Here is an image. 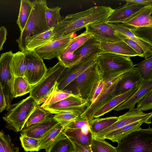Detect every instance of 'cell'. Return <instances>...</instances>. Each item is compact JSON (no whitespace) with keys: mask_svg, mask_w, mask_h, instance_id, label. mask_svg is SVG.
Here are the masks:
<instances>
[{"mask_svg":"<svg viewBox=\"0 0 152 152\" xmlns=\"http://www.w3.org/2000/svg\"><path fill=\"white\" fill-rule=\"evenodd\" d=\"M113 10L110 7L98 6L67 15L54 27L51 41L75 33L89 25L106 22Z\"/></svg>","mask_w":152,"mask_h":152,"instance_id":"cell-1","label":"cell"},{"mask_svg":"<svg viewBox=\"0 0 152 152\" xmlns=\"http://www.w3.org/2000/svg\"><path fill=\"white\" fill-rule=\"evenodd\" d=\"M47 5L46 0L33 1L32 9L27 23L23 31L20 32V37L16 40L21 51L26 50L25 42L27 37L44 32L49 29L45 16Z\"/></svg>","mask_w":152,"mask_h":152,"instance_id":"cell-2","label":"cell"},{"mask_svg":"<svg viewBox=\"0 0 152 152\" xmlns=\"http://www.w3.org/2000/svg\"><path fill=\"white\" fill-rule=\"evenodd\" d=\"M96 63L102 79L115 77L134 67L130 57L104 52L98 55Z\"/></svg>","mask_w":152,"mask_h":152,"instance_id":"cell-3","label":"cell"},{"mask_svg":"<svg viewBox=\"0 0 152 152\" xmlns=\"http://www.w3.org/2000/svg\"><path fill=\"white\" fill-rule=\"evenodd\" d=\"M37 104L29 96L18 103L11 104L7 110V113L3 117L6 127L15 132L22 131L28 117Z\"/></svg>","mask_w":152,"mask_h":152,"instance_id":"cell-4","label":"cell"},{"mask_svg":"<svg viewBox=\"0 0 152 152\" xmlns=\"http://www.w3.org/2000/svg\"><path fill=\"white\" fill-rule=\"evenodd\" d=\"M102 79V74L96 63L72 81L62 91L87 99L93 87Z\"/></svg>","mask_w":152,"mask_h":152,"instance_id":"cell-5","label":"cell"},{"mask_svg":"<svg viewBox=\"0 0 152 152\" xmlns=\"http://www.w3.org/2000/svg\"><path fill=\"white\" fill-rule=\"evenodd\" d=\"M118 152H152V128H141L118 143Z\"/></svg>","mask_w":152,"mask_h":152,"instance_id":"cell-6","label":"cell"},{"mask_svg":"<svg viewBox=\"0 0 152 152\" xmlns=\"http://www.w3.org/2000/svg\"><path fill=\"white\" fill-rule=\"evenodd\" d=\"M66 67L60 62L48 69L42 78L37 83L31 86L30 96L37 104H43L53 90L60 75Z\"/></svg>","mask_w":152,"mask_h":152,"instance_id":"cell-7","label":"cell"},{"mask_svg":"<svg viewBox=\"0 0 152 152\" xmlns=\"http://www.w3.org/2000/svg\"><path fill=\"white\" fill-rule=\"evenodd\" d=\"M126 72L115 77L103 79L104 85L101 92L95 101L89 105L80 116L88 122L93 119L96 111L114 96V92L117 84Z\"/></svg>","mask_w":152,"mask_h":152,"instance_id":"cell-8","label":"cell"},{"mask_svg":"<svg viewBox=\"0 0 152 152\" xmlns=\"http://www.w3.org/2000/svg\"><path fill=\"white\" fill-rule=\"evenodd\" d=\"M23 52L25 55L26 65L24 77L33 86L40 80L48 69L43 59L34 50L26 49Z\"/></svg>","mask_w":152,"mask_h":152,"instance_id":"cell-9","label":"cell"},{"mask_svg":"<svg viewBox=\"0 0 152 152\" xmlns=\"http://www.w3.org/2000/svg\"><path fill=\"white\" fill-rule=\"evenodd\" d=\"M89 105L88 99L73 96L43 108L52 114L63 113L80 116Z\"/></svg>","mask_w":152,"mask_h":152,"instance_id":"cell-10","label":"cell"},{"mask_svg":"<svg viewBox=\"0 0 152 152\" xmlns=\"http://www.w3.org/2000/svg\"><path fill=\"white\" fill-rule=\"evenodd\" d=\"M13 53L12 51L2 53L0 57V83L5 95L7 109L14 98L13 86L15 76L10 69V62Z\"/></svg>","mask_w":152,"mask_h":152,"instance_id":"cell-11","label":"cell"},{"mask_svg":"<svg viewBox=\"0 0 152 152\" xmlns=\"http://www.w3.org/2000/svg\"><path fill=\"white\" fill-rule=\"evenodd\" d=\"M98 55L83 61L77 62L65 68L60 75L53 88L62 91L72 81L96 63Z\"/></svg>","mask_w":152,"mask_h":152,"instance_id":"cell-12","label":"cell"},{"mask_svg":"<svg viewBox=\"0 0 152 152\" xmlns=\"http://www.w3.org/2000/svg\"><path fill=\"white\" fill-rule=\"evenodd\" d=\"M75 33L51 41L34 50L42 59L57 58L65 50L73 38L76 37Z\"/></svg>","mask_w":152,"mask_h":152,"instance_id":"cell-13","label":"cell"},{"mask_svg":"<svg viewBox=\"0 0 152 152\" xmlns=\"http://www.w3.org/2000/svg\"><path fill=\"white\" fill-rule=\"evenodd\" d=\"M152 116V113H145L137 108L129 110L118 117V120L112 125L102 131L93 135V138L100 139L107 134L129 124Z\"/></svg>","mask_w":152,"mask_h":152,"instance_id":"cell-14","label":"cell"},{"mask_svg":"<svg viewBox=\"0 0 152 152\" xmlns=\"http://www.w3.org/2000/svg\"><path fill=\"white\" fill-rule=\"evenodd\" d=\"M85 28L86 32L100 42L113 43L122 40L117 31L106 22L92 24Z\"/></svg>","mask_w":152,"mask_h":152,"instance_id":"cell-15","label":"cell"},{"mask_svg":"<svg viewBox=\"0 0 152 152\" xmlns=\"http://www.w3.org/2000/svg\"><path fill=\"white\" fill-rule=\"evenodd\" d=\"M126 2L124 5L114 9L106 23L113 24L122 23L147 6L128 1Z\"/></svg>","mask_w":152,"mask_h":152,"instance_id":"cell-16","label":"cell"},{"mask_svg":"<svg viewBox=\"0 0 152 152\" xmlns=\"http://www.w3.org/2000/svg\"><path fill=\"white\" fill-rule=\"evenodd\" d=\"M142 80L137 68L134 66L126 72L118 81L114 91V96L122 94L136 86H139Z\"/></svg>","mask_w":152,"mask_h":152,"instance_id":"cell-17","label":"cell"},{"mask_svg":"<svg viewBox=\"0 0 152 152\" xmlns=\"http://www.w3.org/2000/svg\"><path fill=\"white\" fill-rule=\"evenodd\" d=\"M152 116L126 125L119 129L113 131L101 138L100 140L108 139L113 142L117 143L121 142L128 136L141 128L143 123L151 124Z\"/></svg>","mask_w":152,"mask_h":152,"instance_id":"cell-18","label":"cell"},{"mask_svg":"<svg viewBox=\"0 0 152 152\" xmlns=\"http://www.w3.org/2000/svg\"><path fill=\"white\" fill-rule=\"evenodd\" d=\"M53 117V116L43 121L31 125L24 129L20 133L21 135L40 140L58 124Z\"/></svg>","mask_w":152,"mask_h":152,"instance_id":"cell-19","label":"cell"},{"mask_svg":"<svg viewBox=\"0 0 152 152\" xmlns=\"http://www.w3.org/2000/svg\"><path fill=\"white\" fill-rule=\"evenodd\" d=\"M152 4L146 6L122 24L130 28L152 27Z\"/></svg>","mask_w":152,"mask_h":152,"instance_id":"cell-20","label":"cell"},{"mask_svg":"<svg viewBox=\"0 0 152 152\" xmlns=\"http://www.w3.org/2000/svg\"><path fill=\"white\" fill-rule=\"evenodd\" d=\"M63 134L72 142L85 146L91 145L93 139L89 124L81 129L66 128Z\"/></svg>","mask_w":152,"mask_h":152,"instance_id":"cell-21","label":"cell"},{"mask_svg":"<svg viewBox=\"0 0 152 152\" xmlns=\"http://www.w3.org/2000/svg\"><path fill=\"white\" fill-rule=\"evenodd\" d=\"M152 90V78L142 80L137 90L127 100L115 108L114 110L119 111L134 108L135 105L146 94Z\"/></svg>","mask_w":152,"mask_h":152,"instance_id":"cell-22","label":"cell"},{"mask_svg":"<svg viewBox=\"0 0 152 152\" xmlns=\"http://www.w3.org/2000/svg\"><path fill=\"white\" fill-rule=\"evenodd\" d=\"M103 52L100 47V42L93 37L78 48L74 53L79 57L77 62L88 59Z\"/></svg>","mask_w":152,"mask_h":152,"instance_id":"cell-23","label":"cell"},{"mask_svg":"<svg viewBox=\"0 0 152 152\" xmlns=\"http://www.w3.org/2000/svg\"><path fill=\"white\" fill-rule=\"evenodd\" d=\"M117 31L124 35L138 44L142 49L145 54V59L152 55V45L137 36L131 29L122 24L108 23Z\"/></svg>","mask_w":152,"mask_h":152,"instance_id":"cell-24","label":"cell"},{"mask_svg":"<svg viewBox=\"0 0 152 152\" xmlns=\"http://www.w3.org/2000/svg\"><path fill=\"white\" fill-rule=\"evenodd\" d=\"M139 86H136L125 93L114 96L96 111L94 115V118H98L113 110L129 99L137 90Z\"/></svg>","mask_w":152,"mask_h":152,"instance_id":"cell-25","label":"cell"},{"mask_svg":"<svg viewBox=\"0 0 152 152\" xmlns=\"http://www.w3.org/2000/svg\"><path fill=\"white\" fill-rule=\"evenodd\" d=\"M100 47L104 52L112 53L130 57L138 56L134 50L122 40L113 43L101 42Z\"/></svg>","mask_w":152,"mask_h":152,"instance_id":"cell-26","label":"cell"},{"mask_svg":"<svg viewBox=\"0 0 152 152\" xmlns=\"http://www.w3.org/2000/svg\"><path fill=\"white\" fill-rule=\"evenodd\" d=\"M54 28H49L44 32L27 37L25 42L26 49L34 50L50 42L53 36Z\"/></svg>","mask_w":152,"mask_h":152,"instance_id":"cell-27","label":"cell"},{"mask_svg":"<svg viewBox=\"0 0 152 152\" xmlns=\"http://www.w3.org/2000/svg\"><path fill=\"white\" fill-rule=\"evenodd\" d=\"M10 66V71L15 77H24L26 65L24 53L19 51L13 53Z\"/></svg>","mask_w":152,"mask_h":152,"instance_id":"cell-28","label":"cell"},{"mask_svg":"<svg viewBox=\"0 0 152 152\" xmlns=\"http://www.w3.org/2000/svg\"><path fill=\"white\" fill-rule=\"evenodd\" d=\"M64 129L59 123L39 140V149L46 151L63 134Z\"/></svg>","mask_w":152,"mask_h":152,"instance_id":"cell-29","label":"cell"},{"mask_svg":"<svg viewBox=\"0 0 152 152\" xmlns=\"http://www.w3.org/2000/svg\"><path fill=\"white\" fill-rule=\"evenodd\" d=\"M118 119L116 116L94 118L88 122L90 130L93 135L96 134L112 125Z\"/></svg>","mask_w":152,"mask_h":152,"instance_id":"cell-30","label":"cell"},{"mask_svg":"<svg viewBox=\"0 0 152 152\" xmlns=\"http://www.w3.org/2000/svg\"><path fill=\"white\" fill-rule=\"evenodd\" d=\"M33 6V1L21 0L17 23L20 32L23 30L29 17Z\"/></svg>","mask_w":152,"mask_h":152,"instance_id":"cell-31","label":"cell"},{"mask_svg":"<svg viewBox=\"0 0 152 152\" xmlns=\"http://www.w3.org/2000/svg\"><path fill=\"white\" fill-rule=\"evenodd\" d=\"M48 111L37 105L28 118L23 129L43 121L53 116Z\"/></svg>","mask_w":152,"mask_h":152,"instance_id":"cell-32","label":"cell"},{"mask_svg":"<svg viewBox=\"0 0 152 152\" xmlns=\"http://www.w3.org/2000/svg\"><path fill=\"white\" fill-rule=\"evenodd\" d=\"M46 152H75L71 142L63 135L46 151Z\"/></svg>","mask_w":152,"mask_h":152,"instance_id":"cell-33","label":"cell"},{"mask_svg":"<svg viewBox=\"0 0 152 152\" xmlns=\"http://www.w3.org/2000/svg\"><path fill=\"white\" fill-rule=\"evenodd\" d=\"M31 86L24 77H15L13 86L14 98L20 97L30 93Z\"/></svg>","mask_w":152,"mask_h":152,"instance_id":"cell-34","label":"cell"},{"mask_svg":"<svg viewBox=\"0 0 152 152\" xmlns=\"http://www.w3.org/2000/svg\"><path fill=\"white\" fill-rule=\"evenodd\" d=\"M61 7L57 6L52 8L47 7L45 16L47 25L49 28H54L63 20L60 14Z\"/></svg>","mask_w":152,"mask_h":152,"instance_id":"cell-35","label":"cell"},{"mask_svg":"<svg viewBox=\"0 0 152 152\" xmlns=\"http://www.w3.org/2000/svg\"><path fill=\"white\" fill-rule=\"evenodd\" d=\"M140 74L142 80L152 78V57L145 59L141 62L134 65Z\"/></svg>","mask_w":152,"mask_h":152,"instance_id":"cell-36","label":"cell"},{"mask_svg":"<svg viewBox=\"0 0 152 152\" xmlns=\"http://www.w3.org/2000/svg\"><path fill=\"white\" fill-rule=\"evenodd\" d=\"M73 96L74 95L69 92L64 91L57 90L53 88L51 93L40 106L43 108Z\"/></svg>","mask_w":152,"mask_h":152,"instance_id":"cell-37","label":"cell"},{"mask_svg":"<svg viewBox=\"0 0 152 152\" xmlns=\"http://www.w3.org/2000/svg\"><path fill=\"white\" fill-rule=\"evenodd\" d=\"M93 37L91 34L85 31L73 38L64 50L74 53L87 41Z\"/></svg>","mask_w":152,"mask_h":152,"instance_id":"cell-38","label":"cell"},{"mask_svg":"<svg viewBox=\"0 0 152 152\" xmlns=\"http://www.w3.org/2000/svg\"><path fill=\"white\" fill-rule=\"evenodd\" d=\"M91 148L92 152H118L116 148L106 141L93 138Z\"/></svg>","mask_w":152,"mask_h":152,"instance_id":"cell-39","label":"cell"},{"mask_svg":"<svg viewBox=\"0 0 152 152\" xmlns=\"http://www.w3.org/2000/svg\"><path fill=\"white\" fill-rule=\"evenodd\" d=\"M20 140L21 145L25 151H38L40 150L39 140L21 135Z\"/></svg>","mask_w":152,"mask_h":152,"instance_id":"cell-40","label":"cell"},{"mask_svg":"<svg viewBox=\"0 0 152 152\" xmlns=\"http://www.w3.org/2000/svg\"><path fill=\"white\" fill-rule=\"evenodd\" d=\"M57 58L59 61L66 68H67L70 66L77 62L79 57L74 53L64 50Z\"/></svg>","mask_w":152,"mask_h":152,"instance_id":"cell-41","label":"cell"},{"mask_svg":"<svg viewBox=\"0 0 152 152\" xmlns=\"http://www.w3.org/2000/svg\"><path fill=\"white\" fill-rule=\"evenodd\" d=\"M130 28L138 37L152 45V27H141Z\"/></svg>","mask_w":152,"mask_h":152,"instance_id":"cell-42","label":"cell"},{"mask_svg":"<svg viewBox=\"0 0 152 152\" xmlns=\"http://www.w3.org/2000/svg\"><path fill=\"white\" fill-rule=\"evenodd\" d=\"M0 140L5 152H19V148L12 142L10 136L5 134L2 130L0 131Z\"/></svg>","mask_w":152,"mask_h":152,"instance_id":"cell-43","label":"cell"},{"mask_svg":"<svg viewBox=\"0 0 152 152\" xmlns=\"http://www.w3.org/2000/svg\"><path fill=\"white\" fill-rule=\"evenodd\" d=\"M79 116L74 114L60 113L53 115V117L65 129L69 123Z\"/></svg>","mask_w":152,"mask_h":152,"instance_id":"cell-44","label":"cell"},{"mask_svg":"<svg viewBox=\"0 0 152 152\" xmlns=\"http://www.w3.org/2000/svg\"><path fill=\"white\" fill-rule=\"evenodd\" d=\"M137 108L142 111L152 108V90L146 94L137 103Z\"/></svg>","mask_w":152,"mask_h":152,"instance_id":"cell-45","label":"cell"},{"mask_svg":"<svg viewBox=\"0 0 152 152\" xmlns=\"http://www.w3.org/2000/svg\"><path fill=\"white\" fill-rule=\"evenodd\" d=\"M117 35L120 39L127 43L138 54V56L145 58V54L142 49L138 44L124 35L118 32Z\"/></svg>","mask_w":152,"mask_h":152,"instance_id":"cell-46","label":"cell"},{"mask_svg":"<svg viewBox=\"0 0 152 152\" xmlns=\"http://www.w3.org/2000/svg\"><path fill=\"white\" fill-rule=\"evenodd\" d=\"M104 85V81L102 79L99 81L93 87L87 99L89 101V105L93 103L96 99L101 92Z\"/></svg>","mask_w":152,"mask_h":152,"instance_id":"cell-47","label":"cell"},{"mask_svg":"<svg viewBox=\"0 0 152 152\" xmlns=\"http://www.w3.org/2000/svg\"><path fill=\"white\" fill-rule=\"evenodd\" d=\"M88 124V122L86 120L79 116L76 119L69 123L65 129H81L86 125Z\"/></svg>","mask_w":152,"mask_h":152,"instance_id":"cell-48","label":"cell"},{"mask_svg":"<svg viewBox=\"0 0 152 152\" xmlns=\"http://www.w3.org/2000/svg\"><path fill=\"white\" fill-rule=\"evenodd\" d=\"M75 152H92L91 145H82L77 143L71 142Z\"/></svg>","mask_w":152,"mask_h":152,"instance_id":"cell-49","label":"cell"},{"mask_svg":"<svg viewBox=\"0 0 152 152\" xmlns=\"http://www.w3.org/2000/svg\"><path fill=\"white\" fill-rule=\"evenodd\" d=\"M7 30L4 26L0 28V51L3 49V46L7 39Z\"/></svg>","mask_w":152,"mask_h":152,"instance_id":"cell-50","label":"cell"},{"mask_svg":"<svg viewBox=\"0 0 152 152\" xmlns=\"http://www.w3.org/2000/svg\"><path fill=\"white\" fill-rule=\"evenodd\" d=\"M7 105L5 95L0 83V113L7 108Z\"/></svg>","mask_w":152,"mask_h":152,"instance_id":"cell-51","label":"cell"},{"mask_svg":"<svg viewBox=\"0 0 152 152\" xmlns=\"http://www.w3.org/2000/svg\"><path fill=\"white\" fill-rule=\"evenodd\" d=\"M125 1L136 4L146 5L152 4V0H127Z\"/></svg>","mask_w":152,"mask_h":152,"instance_id":"cell-52","label":"cell"},{"mask_svg":"<svg viewBox=\"0 0 152 152\" xmlns=\"http://www.w3.org/2000/svg\"><path fill=\"white\" fill-rule=\"evenodd\" d=\"M0 152H5L2 144L0 140Z\"/></svg>","mask_w":152,"mask_h":152,"instance_id":"cell-53","label":"cell"}]
</instances>
